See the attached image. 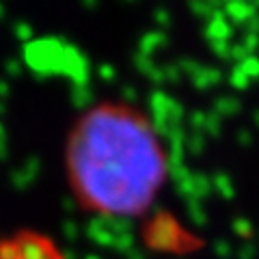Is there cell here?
Returning <instances> with one entry per match:
<instances>
[{
  "label": "cell",
  "mask_w": 259,
  "mask_h": 259,
  "mask_svg": "<svg viewBox=\"0 0 259 259\" xmlns=\"http://www.w3.org/2000/svg\"><path fill=\"white\" fill-rule=\"evenodd\" d=\"M63 162L78 207L104 218L145 216L171 171L151 117L119 100L97 102L71 123Z\"/></svg>",
  "instance_id": "6da1fadb"
},
{
  "label": "cell",
  "mask_w": 259,
  "mask_h": 259,
  "mask_svg": "<svg viewBox=\"0 0 259 259\" xmlns=\"http://www.w3.org/2000/svg\"><path fill=\"white\" fill-rule=\"evenodd\" d=\"M0 259H67L54 238L41 231L20 229L0 236Z\"/></svg>",
  "instance_id": "7a4b0ae2"
}]
</instances>
